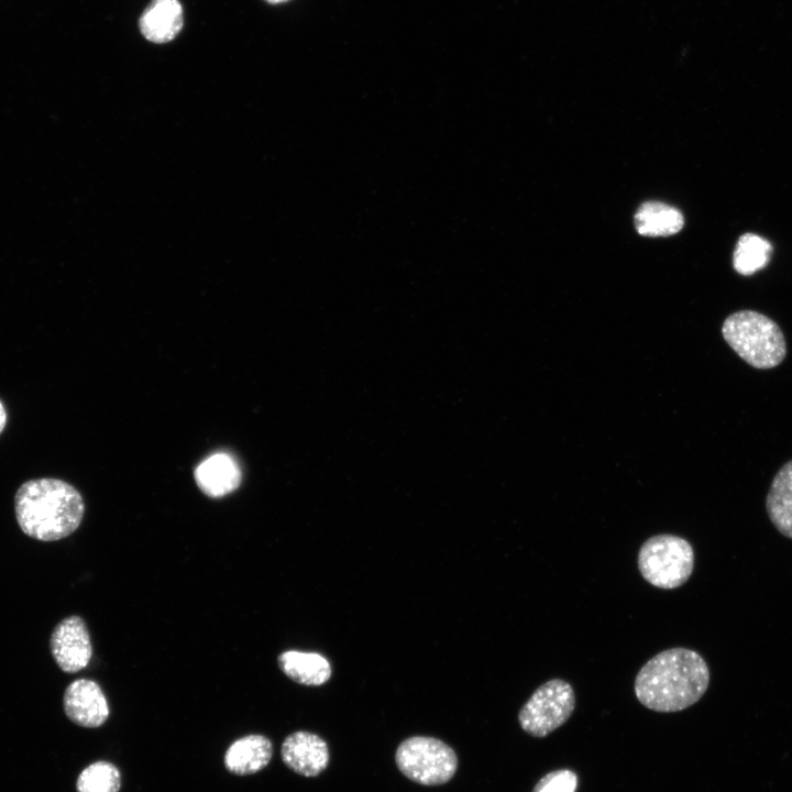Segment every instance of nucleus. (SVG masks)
<instances>
[{"label":"nucleus","mask_w":792,"mask_h":792,"mask_svg":"<svg viewBox=\"0 0 792 792\" xmlns=\"http://www.w3.org/2000/svg\"><path fill=\"white\" fill-rule=\"evenodd\" d=\"M195 480L206 495L218 498L239 487L241 471L232 457L226 453H217L207 458L197 466Z\"/></svg>","instance_id":"nucleus-12"},{"label":"nucleus","mask_w":792,"mask_h":792,"mask_svg":"<svg viewBox=\"0 0 792 792\" xmlns=\"http://www.w3.org/2000/svg\"><path fill=\"white\" fill-rule=\"evenodd\" d=\"M272 756V741L264 735L251 734L234 740L228 747L223 763L233 774L249 776L263 770Z\"/></svg>","instance_id":"nucleus-10"},{"label":"nucleus","mask_w":792,"mask_h":792,"mask_svg":"<svg viewBox=\"0 0 792 792\" xmlns=\"http://www.w3.org/2000/svg\"><path fill=\"white\" fill-rule=\"evenodd\" d=\"M50 648L55 662L64 672L75 673L86 668L92 647L84 619L73 615L59 622L52 631Z\"/></svg>","instance_id":"nucleus-7"},{"label":"nucleus","mask_w":792,"mask_h":792,"mask_svg":"<svg viewBox=\"0 0 792 792\" xmlns=\"http://www.w3.org/2000/svg\"><path fill=\"white\" fill-rule=\"evenodd\" d=\"M265 1H266V2H270V3H273V4H276V3L285 2V1H287V0H265Z\"/></svg>","instance_id":"nucleus-20"},{"label":"nucleus","mask_w":792,"mask_h":792,"mask_svg":"<svg viewBox=\"0 0 792 792\" xmlns=\"http://www.w3.org/2000/svg\"><path fill=\"white\" fill-rule=\"evenodd\" d=\"M770 250V244L762 238L752 233L741 235L733 257L735 270L743 275L759 271L767 264Z\"/></svg>","instance_id":"nucleus-16"},{"label":"nucleus","mask_w":792,"mask_h":792,"mask_svg":"<svg viewBox=\"0 0 792 792\" xmlns=\"http://www.w3.org/2000/svg\"><path fill=\"white\" fill-rule=\"evenodd\" d=\"M399 771L422 785H440L454 776L458 758L454 750L440 739L414 736L402 741L395 754Z\"/></svg>","instance_id":"nucleus-5"},{"label":"nucleus","mask_w":792,"mask_h":792,"mask_svg":"<svg viewBox=\"0 0 792 792\" xmlns=\"http://www.w3.org/2000/svg\"><path fill=\"white\" fill-rule=\"evenodd\" d=\"M684 224L683 215L674 207L659 201L642 204L635 215V227L646 237H668L679 232Z\"/></svg>","instance_id":"nucleus-15"},{"label":"nucleus","mask_w":792,"mask_h":792,"mask_svg":"<svg viewBox=\"0 0 792 792\" xmlns=\"http://www.w3.org/2000/svg\"><path fill=\"white\" fill-rule=\"evenodd\" d=\"M766 508L777 530L792 539V460L774 475L766 498Z\"/></svg>","instance_id":"nucleus-13"},{"label":"nucleus","mask_w":792,"mask_h":792,"mask_svg":"<svg viewBox=\"0 0 792 792\" xmlns=\"http://www.w3.org/2000/svg\"><path fill=\"white\" fill-rule=\"evenodd\" d=\"M121 774L111 762L99 760L87 766L76 781L77 792H119Z\"/></svg>","instance_id":"nucleus-17"},{"label":"nucleus","mask_w":792,"mask_h":792,"mask_svg":"<svg viewBox=\"0 0 792 792\" xmlns=\"http://www.w3.org/2000/svg\"><path fill=\"white\" fill-rule=\"evenodd\" d=\"M63 706L66 716L74 724L97 728L109 716V706L101 688L92 680L78 679L65 690Z\"/></svg>","instance_id":"nucleus-8"},{"label":"nucleus","mask_w":792,"mask_h":792,"mask_svg":"<svg viewBox=\"0 0 792 792\" xmlns=\"http://www.w3.org/2000/svg\"><path fill=\"white\" fill-rule=\"evenodd\" d=\"M280 756L290 770L304 777H317L329 763L327 743L306 730L289 734L282 744Z\"/></svg>","instance_id":"nucleus-9"},{"label":"nucleus","mask_w":792,"mask_h":792,"mask_svg":"<svg viewBox=\"0 0 792 792\" xmlns=\"http://www.w3.org/2000/svg\"><path fill=\"white\" fill-rule=\"evenodd\" d=\"M575 695L571 684L551 679L541 684L518 714L520 727L534 737H546L562 726L572 715Z\"/></svg>","instance_id":"nucleus-6"},{"label":"nucleus","mask_w":792,"mask_h":792,"mask_svg":"<svg viewBox=\"0 0 792 792\" xmlns=\"http://www.w3.org/2000/svg\"><path fill=\"white\" fill-rule=\"evenodd\" d=\"M710 684V670L703 657L676 647L649 659L636 675L638 701L654 712H679L695 704Z\"/></svg>","instance_id":"nucleus-1"},{"label":"nucleus","mask_w":792,"mask_h":792,"mask_svg":"<svg viewBox=\"0 0 792 792\" xmlns=\"http://www.w3.org/2000/svg\"><path fill=\"white\" fill-rule=\"evenodd\" d=\"M578 777L568 769L551 771L543 776L535 785L532 792H575Z\"/></svg>","instance_id":"nucleus-18"},{"label":"nucleus","mask_w":792,"mask_h":792,"mask_svg":"<svg viewBox=\"0 0 792 792\" xmlns=\"http://www.w3.org/2000/svg\"><path fill=\"white\" fill-rule=\"evenodd\" d=\"M280 670L304 685H321L331 675L329 661L319 653L288 650L278 656Z\"/></svg>","instance_id":"nucleus-14"},{"label":"nucleus","mask_w":792,"mask_h":792,"mask_svg":"<svg viewBox=\"0 0 792 792\" xmlns=\"http://www.w3.org/2000/svg\"><path fill=\"white\" fill-rule=\"evenodd\" d=\"M637 562L641 576L648 583L662 590H673L690 579L694 569V551L682 537L656 535L641 544Z\"/></svg>","instance_id":"nucleus-4"},{"label":"nucleus","mask_w":792,"mask_h":792,"mask_svg":"<svg viewBox=\"0 0 792 792\" xmlns=\"http://www.w3.org/2000/svg\"><path fill=\"white\" fill-rule=\"evenodd\" d=\"M14 510L22 531L40 541H56L80 525L85 504L79 492L57 479L23 483L15 493Z\"/></svg>","instance_id":"nucleus-2"},{"label":"nucleus","mask_w":792,"mask_h":792,"mask_svg":"<svg viewBox=\"0 0 792 792\" xmlns=\"http://www.w3.org/2000/svg\"><path fill=\"white\" fill-rule=\"evenodd\" d=\"M184 24L183 7L178 0H152L140 16L143 36L153 43L173 41Z\"/></svg>","instance_id":"nucleus-11"},{"label":"nucleus","mask_w":792,"mask_h":792,"mask_svg":"<svg viewBox=\"0 0 792 792\" xmlns=\"http://www.w3.org/2000/svg\"><path fill=\"white\" fill-rule=\"evenodd\" d=\"M722 334L728 345L752 367L768 370L785 358L787 343L780 327L755 310H739L723 322Z\"/></svg>","instance_id":"nucleus-3"},{"label":"nucleus","mask_w":792,"mask_h":792,"mask_svg":"<svg viewBox=\"0 0 792 792\" xmlns=\"http://www.w3.org/2000/svg\"><path fill=\"white\" fill-rule=\"evenodd\" d=\"M7 421V414L3 405L0 403V433L3 430Z\"/></svg>","instance_id":"nucleus-19"}]
</instances>
